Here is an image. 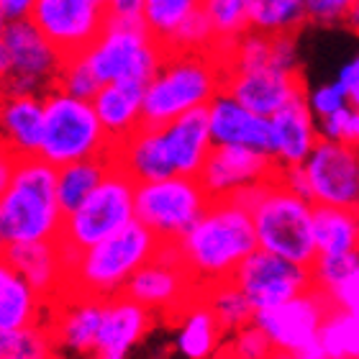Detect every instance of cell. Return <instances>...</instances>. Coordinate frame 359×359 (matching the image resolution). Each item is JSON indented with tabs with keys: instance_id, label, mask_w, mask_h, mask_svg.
I'll return each instance as SVG.
<instances>
[{
	"instance_id": "obj_1",
	"label": "cell",
	"mask_w": 359,
	"mask_h": 359,
	"mask_svg": "<svg viewBox=\"0 0 359 359\" xmlns=\"http://www.w3.org/2000/svg\"><path fill=\"white\" fill-rule=\"evenodd\" d=\"M177 247L187 272L203 290L224 280H233L236 269L259 249V241L249 208L231 198L210 203Z\"/></svg>"
},
{
	"instance_id": "obj_2",
	"label": "cell",
	"mask_w": 359,
	"mask_h": 359,
	"mask_svg": "<svg viewBox=\"0 0 359 359\" xmlns=\"http://www.w3.org/2000/svg\"><path fill=\"white\" fill-rule=\"evenodd\" d=\"M65 213L57 201V167L41 157L15 159L13 175L0 187V244L60 241Z\"/></svg>"
},
{
	"instance_id": "obj_3",
	"label": "cell",
	"mask_w": 359,
	"mask_h": 359,
	"mask_svg": "<svg viewBox=\"0 0 359 359\" xmlns=\"http://www.w3.org/2000/svg\"><path fill=\"white\" fill-rule=\"evenodd\" d=\"M226 62L216 52H170L157 77L144 88V126H167L203 111L226 88Z\"/></svg>"
},
{
	"instance_id": "obj_4",
	"label": "cell",
	"mask_w": 359,
	"mask_h": 359,
	"mask_svg": "<svg viewBox=\"0 0 359 359\" xmlns=\"http://www.w3.org/2000/svg\"><path fill=\"white\" fill-rule=\"evenodd\" d=\"M162 241L134 221L111 239L85 249L67 267L65 295H90L97 300H113L123 295L128 283L144 264L157 257Z\"/></svg>"
},
{
	"instance_id": "obj_5",
	"label": "cell",
	"mask_w": 359,
	"mask_h": 359,
	"mask_svg": "<svg viewBox=\"0 0 359 359\" xmlns=\"http://www.w3.org/2000/svg\"><path fill=\"white\" fill-rule=\"evenodd\" d=\"M236 201L252 213L257 241L262 252L303 267H313V262L318 259L313 203L290 193L277 180L236 195Z\"/></svg>"
},
{
	"instance_id": "obj_6",
	"label": "cell",
	"mask_w": 359,
	"mask_h": 359,
	"mask_svg": "<svg viewBox=\"0 0 359 359\" xmlns=\"http://www.w3.org/2000/svg\"><path fill=\"white\" fill-rule=\"evenodd\" d=\"M167 54L144 18H108L103 34L85 52V60L103 85L147 88L162 69Z\"/></svg>"
},
{
	"instance_id": "obj_7",
	"label": "cell",
	"mask_w": 359,
	"mask_h": 359,
	"mask_svg": "<svg viewBox=\"0 0 359 359\" xmlns=\"http://www.w3.org/2000/svg\"><path fill=\"white\" fill-rule=\"evenodd\" d=\"M113 144L105 136L90 100L54 88L44 95V142L39 157L52 167H67L85 159L111 157Z\"/></svg>"
},
{
	"instance_id": "obj_8",
	"label": "cell",
	"mask_w": 359,
	"mask_h": 359,
	"mask_svg": "<svg viewBox=\"0 0 359 359\" xmlns=\"http://www.w3.org/2000/svg\"><path fill=\"white\" fill-rule=\"evenodd\" d=\"M65 57L31 18L0 26V85L3 97H44L60 83Z\"/></svg>"
},
{
	"instance_id": "obj_9",
	"label": "cell",
	"mask_w": 359,
	"mask_h": 359,
	"mask_svg": "<svg viewBox=\"0 0 359 359\" xmlns=\"http://www.w3.org/2000/svg\"><path fill=\"white\" fill-rule=\"evenodd\" d=\"M136 221V182L123 170L113 167L103 185L90 195L88 201L65 216V229L60 236V247L65 259H75L80 252L111 239L113 233L123 231Z\"/></svg>"
},
{
	"instance_id": "obj_10",
	"label": "cell",
	"mask_w": 359,
	"mask_h": 359,
	"mask_svg": "<svg viewBox=\"0 0 359 359\" xmlns=\"http://www.w3.org/2000/svg\"><path fill=\"white\" fill-rule=\"evenodd\" d=\"M198 177H167L136 185V221L162 244H180L210 205Z\"/></svg>"
},
{
	"instance_id": "obj_11",
	"label": "cell",
	"mask_w": 359,
	"mask_h": 359,
	"mask_svg": "<svg viewBox=\"0 0 359 359\" xmlns=\"http://www.w3.org/2000/svg\"><path fill=\"white\" fill-rule=\"evenodd\" d=\"M123 295L151 316H180L201 295V287L187 272L177 244H162L157 257L136 272Z\"/></svg>"
},
{
	"instance_id": "obj_12",
	"label": "cell",
	"mask_w": 359,
	"mask_h": 359,
	"mask_svg": "<svg viewBox=\"0 0 359 359\" xmlns=\"http://www.w3.org/2000/svg\"><path fill=\"white\" fill-rule=\"evenodd\" d=\"M331 311L334 303L329 295L313 287L311 292L287 300L283 306L259 311L255 316V323L264 331V337L272 341L280 357H298L318 344L321 329Z\"/></svg>"
},
{
	"instance_id": "obj_13",
	"label": "cell",
	"mask_w": 359,
	"mask_h": 359,
	"mask_svg": "<svg viewBox=\"0 0 359 359\" xmlns=\"http://www.w3.org/2000/svg\"><path fill=\"white\" fill-rule=\"evenodd\" d=\"M29 18L69 60L97 41L108 23V8L97 0H36Z\"/></svg>"
},
{
	"instance_id": "obj_14",
	"label": "cell",
	"mask_w": 359,
	"mask_h": 359,
	"mask_svg": "<svg viewBox=\"0 0 359 359\" xmlns=\"http://www.w3.org/2000/svg\"><path fill=\"white\" fill-rule=\"evenodd\" d=\"M233 283L239 285L257 313L283 306L292 298H300L316 287L311 267L287 262L283 257L269 255L262 249H257L255 255L236 269Z\"/></svg>"
},
{
	"instance_id": "obj_15",
	"label": "cell",
	"mask_w": 359,
	"mask_h": 359,
	"mask_svg": "<svg viewBox=\"0 0 359 359\" xmlns=\"http://www.w3.org/2000/svg\"><path fill=\"white\" fill-rule=\"evenodd\" d=\"M303 167L313 205L359 210V147L318 142Z\"/></svg>"
},
{
	"instance_id": "obj_16",
	"label": "cell",
	"mask_w": 359,
	"mask_h": 359,
	"mask_svg": "<svg viewBox=\"0 0 359 359\" xmlns=\"http://www.w3.org/2000/svg\"><path fill=\"white\" fill-rule=\"evenodd\" d=\"M277 172L280 167L269 154L244 147H213L198 180L210 201H231L252 187L277 180Z\"/></svg>"
},
{
	"instance_id": "obj_17",
	"label": "cell",
	"mask_w": 359,
	"mask_h": 359,
	"mask_svg": "<svg viewBox=\"0 0 359 359\" xmlns=\"http://www.w3.org/2000/svg\"><path fill=\"white\" fill-rule=\"evenodd\" d=\"M0 264L23 277L44 300L57 303L67 292V259L60 241H31L3 247Z\"/></svg>"
},
{
	"instance_id": "obj_18",
	"label": "cell",
	"mask_w": 359,
	"mask_h": 359,
	"mask_svg": "<svg viewBox=\"0 0 359 359\" xmlns=\"http://www.w3.org/2000/svg\"><path fill=\"white\" fill-rule=\"evenodd\" d=\"M306 83L300 75H285L277 69H257V72H241V75L226 77L224 93L239 100L257 116L272 118L285 105L306 95Z\"/></svg>"
},
{
	"instance_id": "obj_19",
	"label": "cell",
	"mask_w": 359,
	"mask_h": 359,
	"mask_svg": "<svg viewBox=\"0 0 359 359\" xmlns=\"http://www.w3.org/2000/svg\"><path fill=\"white\" fill-rule=\"evenodd\" d=\"M208 126L216 147H244L272 157V121L244 108L229 93L208 105Z\"/></svg>"
},
{
	"instance_id": "obj_20",
	"label": "cell",
	"mask_w": 359,
	"mask_h": 359,
	"mask_svg": "<svg viewBox=\"0 0 359 359\" xmlns=\"http://www.w3.org/2000/svg\"><path fill=\"white\" fill-rule=\"evenodd\" d=\"M105 300L90 295H65L54 303L49 329L60 349L72 354H95V341L103 323Z\"/></svg>"
},
{
	"instance_id": "obj_21",
	"label": "cell",
	"mask_w": 359,
	"mask_h": 359,
	"mask_svg": "<svg viewBox=\"0 0 359 359\" xmlns=\"http://www.w3.org/2000/svg\"><path fill=\"white\" fill-rule=\"evenodd\" d=\"M272 159L277 167H300L321 142L318 121L306 103V95L285 105L283 111L272 116Z\"/></svg>"
},
{
	"instance_id": "obj_22",
	"label": "cell",
	"mask_w": 359,
	"mask_h": 359,
	"mask_svg": "<svg viewBox=\"0 0 359 359\" xmlns=\"http://www.w3.org/2000/svg\"><path fill=\"white\" fill-rule=\"evenodd\" d=\"M162 128L167 157L177 177H198L213 151V136L208 126V108L180 116Z\"/></svg>"
},
{
	"instance_id": "obj_23",
	"label": "cell",
	"mask_w": 359,
	"mask_h": 359,
	"mask_svg": "<svg viewBox=\"0 0 359 359\" xmlns=\"http://www.w3.org/2000/svg\"><path fill=\"white\" fill-rule=\"evenodd\" d=\"M3 154L13 159L39 157L44 142V97L8 95L0 103Z\"/></svg>"
},
{
	"instance_id": "obj_24",
	"label": "cell",
	"mask_w": 359,
	"mask_h": 359,
	"mask_svg": "<svg viewBox=\"0 0 359 359\" xmlns=\"http://www.w3.org/2000/svg\"><path fill=\"white\" fill-rule=\"evenodd\" d=\"M151 326V313L147 308L128 298L118 295L105 300L103 323L95 341V359H126L139 341L147 337Z\"/></svg>"
},
{
	"instance_id": "obj_25",
	"label": "cell",
	"mask_w": 359,
	"mask_h": 359,
	"mask_svg": "<svg viewBox=\"0 0 359 359\" xmlns=\"http://www.w3.org/2000/svg\"><path fill=\"white\" fill-rule=\"evenodd\" d=\"M113 162L134 180L136 185L177 177L170 165V157H167L162 128L157 126H142L131 139L118 144L113 149Z\"/></svg>"
},
{
	"instance_id": "obj_26",
	"label": "cell",
	"mask_w": 359,
	"mask_h": 359,
	"mask_svg": "<svg viewBox=\"0 0 359 359\" xmlns=\"http://www.w3.org/2000/svg\"><path fill=\"white\" fill-rule=\"evenodd\" d=\"M93 108L111 139L113 149L144 126V88L139 85H103L93 97Z\"/></svg>"
},
{
	"instance_id": "obj_27",
	"label": "cell",
	"mask_w": 359,
	"mask_h": 359,
	"mask_svg": "<svg viewBox=\"0 0 359 359\" xmlns=\"http://www.w3.org/2000/svg\"><path fill=\"white\" fill-rule=\"evenodd\" d=\"M224 331L218 326L216 316L210 313L205 300L198 298L177 316L175 331V349L182 359H216L221 352Z\"/></svg>"
},
{
	"instance_id": "obj_28",
	"label": "cell",
	"mask_w": 359,
	"mask_h": 359,
	"mask_svg": "<svg viewBox=\"0 0 359 359\" xmlns=\"http://www.w3.org/2000/svg\"><path fill=\"white\" fill-rule=\"evenodd\" d=\"M46 300L11 267L0 264V337L41 323Z\"/></svg>"
},
{
	"instance_id": "obj_29",
	"label": "cell",
	"mask_w": 359,
	"mask_h": 359,
	"mask_svg": "<svg viewBox=\"0 0 359 359\" xmlns=\"http://www.w3.org/2000/svg\"><path fill=\"white\" fill-rule=\"evenodd\" d=\"M313 229L318 257L357 255L359 252V210L316 205Z\"/></svg>"
},
{
	"instance_id": "obj_30",
	"label": "cell",
	"mask_w": 359,
	"mask_h": 359,
	"mask_svg": "<svg viewBox=\"0 0 359 359\" xmlns=\"http://www.w3.org/2000/svg\"><path fill=\"white\" fill-rule=\"evenodd\" d=\"M113 167H116L113 154L111 157L85 159V162L60 167L57 170V201H60L62 213L65 216L75 213L90 195L103 185V180L111 175Z\"/></svg>"
},
{
	"instance_id": "obj_31",
	"label": "cell",
	"mask_w": 359,
	"mask_h": 359,
	"mask_svg": "<svg viewBox=\"0 0 359 359\" xmlns=\"http://www.w3.org/2000/svg\"><path fill=\"white\" fill-rule=\"evenodd\" d=\"M201 298L205 300L210 313L216 316L224 337H233V334H239L255 323L257 311L233 280H224V283H216L210 287H203Z\"/></svg>"
},
{
	"instance_id": "obj_32",
	"label": "cell",
	"mask_w": 359,
	"mask_h": 359,
	"mask_svg": "<svg viewBox=\"0 0 359 359\" xmlns=\"http://www.w3.org/2000/svg\"><path fill=\"white\" fill-rule=\"evenodd\" d=\"M255 0H203V13L216 31V54L224 57L241 36L252 31Z\"/></svg>"
},
{
	"instance_id": "obj_33",
	"label": "cell",
	"mask_w": 359,
	"mask_h": 359,
	"mask_svg": "<svg viewBox=\"0 0 359 359\" xmlns=\"http://www.w3.org/2000/svg\"><path fill=\"white\" fill-rule=\"evenodd\" d=\"M308 18L303 0H255L252 6V31L264 36H295Z\"/></svg>"
},
{
	"instance_id": "obj_34",
	"label": "cell",
	"mask_w": 359,
	"mask_h": 359,
	"mask_svg": "<svg viewBox=\"0 0 359 359\" xmlns=\"http://www.w3.org/2000/svg\"><path fill=\"white\" fill-rule=\"evenodd\" d=\"M203 8V0H144V23L159 44H170V39L177 34V29L198 13Z\"/></svg>"
},
{
	"instance_id": "obj_35",
	"label": "cell",
	"mask_w": 359,
	"mask_h": 359,
	"mask_svg": "<svg viewBox=\"0 0 359 359\" xmlns=\"http://www.w3.org/2000/svg\"><path fill=\"white\" fill-rule=\"evenodd\" d=\"M326 359H359V318L334 306L318 337Z\"/></svg>"
},
{
	"instance_id": "obj_36",
	"label": "cell",
	"mask_w": 359,
	"mask_h": 359,
	"mask_svg": "<svg viewBox=\"0 0 359 359\" xmlns=\"http://www.w3.org/2000/svg\"><path fill=\"white\" fill-rule=\"evenodd\" d=\"M57 341L46 323L0 337V359H54Z\"/></svg>"
},
{
	"instance_id": "obj_37",
	"label": "cell",
	"mask_w": 359,
	"mask_h": 359,
	"mask_svg": "<svg viewBox=\"0 0 359 359\" xmlns=\"http://www.w3.org/2000/svg\"><path fill=\"white\" fill-rule=\"evenodd\" d=\"M226 62L229 75H241V72H257L267 69L272 62V36L249 31L247 36H241L229 52L221 57Z\"/></svg>"
},
{
	"instance_id": "obj_38",
	"label": "cell",
	"mask_w": 359,
	"mask_h": 359,
	"mask_svg": "<svg viewBox=\"0 0 359 359\" xmlns=\"http://www.w3.org/2000/svg\"><path fill=\"white\" fill-rule=\"evenodd\" d=\"M216 31L210 26L208 15L203 13V8L198 13H193L182 26L177 29L170 44H167V52H216Z\"/></svg>"
},
{
	"instance_id": "obj_39",
	"label": "cell",
	"mask_w": 359,
	"mask_h": 359,
	"mask_svg": "<svg viewBox=\"0 0 359 359\" xmlns=\"http://www.w3.org/2000/svg\"><path fill=\"white\" fill-rule=\"evenodd\" d=\"M311 272H313L316 290H321L323 295L331 298L341 285H346L359 272V255L318 257Z\"/></svg>"
},
{
	"instance_id": "obj_40",
	"label": "cell",
	"mask_w": 359,
	"mask_h": 359,
	"mask_svg": "<svg viewBox=\"0 0 359 359\" xmlns=\"http://www.w3.org/2000/svg\"><path fill=\"white\" fill-rule=\"evenodd\" d=\"M57 88L65 90L67 95L80 97V100H90V103H93V97L100 93L103 83H100V80H97V75L93 72L90 62L85 60V54H77V57H69V60H65Z\"/></svg>"
},
{
	"instance_id": "obj_41",
	"label": "cell",
	"mask_w": 359,
	"mask_h": 359,
	"mask_svg": "<svg viewBox=\"0 0 359 359\" xmlns=\"http://www.w3.org/2000/svg\"><path fill=\"white\" fill-rule=\"evenodd\" d=\"M224 359H280V354L272 346V341L264 337V331L257 323H252L249 329L229 337Z\"/></svg>"
},
{
	"instance_id": "obj_42",
	"label": "cell",
	"mask_w": 359,
	"mask_h": 359,
	"mask_svg": "<svg viewBox=\"0 0 359 359\" xmlns=\"http://www.w3.org/2000/svg\"><path fill=\"white\" fill-rule=\"evenodd\" d=\"M306 103L311 108V113L316 116V121L329 118L334 113L349 108V97H346L344 88L334 80V83H323L316 88L306 90Z\"/></svg>"
},
{
	"instance_id": "obj_43",
	"label": "cell",
	"mask_w": 359,
	"mask_h": 359,
	"mask_svg": "<svg viewBox=\"0 0 359 359\" xmlns=\"http://www.w3.org/2000/svg\"><path fill=\"white\" fill-rule=\"evenodd\" d=\"M308 8V18L321 26L344 23L349 11L357 6V0H303Z\"/></svg>"
},
{
	"instance_id": "obj_44",
	"label": "cell",
	"mask_w": 359,
	"mask_h": 359,
	"mask_svg": "<svg viewBox=\"0 0 359 359\" xmlns=\"http://www.w3.org/2000/svg\"><path fill=\"white\" fill-rule=\"evenodd\" d=\"M352 105L344 108V111L334 113L329 118L318 121V134H321V142H344L346 139V126H349V118H352Z\"/></svg>"
},
{
	"instance_id": "obj_45",
	"label": "cell",
	"mask_w": 359,
	"mask_h": 359,
	"mask_svg": "<svg viewBox=\"0 0 359 359\" xmlns=\"http://www.w3.org/2000/svg\"><path fill=\"white\" fill-rule=\"evenodd\" d=\"M337 83L344 88L346 97H349V105H352L354 111H359V54H354L352 60L339 69Z\"/></svg>"
},
{
	"instance_id": "obj_46",
	"label": "cell",
	"mask_w": 359,
	"mask_h": 359,
	"mask_svg": "<svg viewBox=\"0 0 359 359\" xmlns=\"http://www.w3.org/2000/svg\"><path fill=\"white\" fill-rule=\"evenodd\" d=\"M277 182L283 187H287L290 193L300 195V198H306L311 201V185H308V175H306V167H283L280 172H277Z\"/></svg>"
},
{
	"instance_id": "obj_47",
	"label": "cell",
	"mask_w": 359,
	"mask_h": 359,
	"mask_svg": "<svg viewBox=\"0 0 359 359\" xmlns=\"http://www.w3.org/2000/svg\"><path fill=\"white\" fill-rule=\"evenodd\" d=\"M36 6V0H0V21L13 23L29 18L31 11Z\"/></svg>"
},
{
	"instance_id": "obj_48",
	"label": "cell",
	"mask_w": 359,
	"mask_h": 359,
	"mask_svg": "<svg viewBox=\"0 0 359 359\" xmlns=\"http://www.w3.org/2000/svg\"><path fill=\"white\" fill-rule=\"evenodd\" d=\"M108 18H142L144 0H105Z\"/></svg>"
},
{
	"instance_id": "obj_49",
	"label": "cell",
	"mask_w": 359,
	"mask_h": 359,
	"mask_svg": "<svg viewBox=\"0 0 359 359\" xmlns=\"http://www.w3.org/2000/svg\"><path fill=\"white\" fill-rule=\"evenodd\" d=\"M344 23L349 26V29L359 31V3L352 8V11H349V15H346V21H344Z\"/></svg>"
},
{
	"instance_id": "obj_50",
	"label": "cell",
	"mask_w": 359,
	"mask_h": 359,
	"mask_svg": "<svg viewBox=\"0 0 359 359\" xmlns=\"http://www.w3.org/2000/svg\"><path fill=\"white\" fill-rule=\"evenodd\" d=\"M97 3H103V6H105V0H97Z\"/></svg>"
},
{
	"instance_id": "obj_51",
	"label": "cell",
	"mask_w": 359,
	"mask_h": 359,
	"mask_svg": "<svg viewBox=\"0 0 359 359\" xmlns=\"http://www.w3.org/2000/svg\"><path fill=\"white\" fill-rule=\"evenodd\" d=\"M357 255H359V252H357Z\"/></svg>"
},
{
	"instance_id": "obj_52",
	"label": "cell",
	"mask_w": 359,
	"mask_h": 359,
	"mask_svg": "<svg viewBox=\"0 0 359 359\" xmlns=\"http://www.w3.org/2000/svg\"><path fill=\"white\" fill-rule=\"evenodd\" d=\"M357 3H359V0H357Z\"/></svg>"
}]
</instances>
